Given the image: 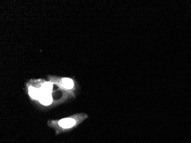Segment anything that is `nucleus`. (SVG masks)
Returning a JSON list of instances; mask_svg holds the SVG:
<instances>
[{"instance_id":"4","label":"nucleus","mask_w":191,"mask_h":143,"mask_svg":"<svg viewBox=\"0 0 191 143\" xmlns=\"http://www.w3.org/2000/svg\"><path fill=\"white\" fill-rule=\"evenodd\" d=\"M52 89V84L49 82L44 83L42 85L41 88H40L42 92L45 94H50Z\"/></svg>"},{"instance_id":"1","label":"nucleus","mask_w":191,"mask_h":143,"mask_svg":"<svg viewBox=\"0 0 191 143\" xmlns=\"http://www.w3.org/2000/svg\"><path fill=\"white\" fill-rule=\"evenodd\" d=\"M76 124V121L74 119L66 118L62 119L58 122V124L64 128H69L74 126Z\"/></svg>"},{"instance_id":"2","label":"nucleus","mask_w":191,"mask_h":143,"mask_svg":"<svg viewBox=\"0 0 191 143\" xmlns=\"http://www.w3.org/2000/svg\"><path fill=\"white\" fill-rule=\"evenodd\" d=\"M39 100L42 104L45 106H49L52 102V98L50 94H45L42 92V94Z\"/></svg>"},{"instance_id":"3","label":"nucleus","mask_w":191,"mask_h":143,"mask_svg":"<svg viewBox=\"0 0 191 143\" xmlns=\"http://www.w3.org/2000/svg\"><path fill=\"white\" fill-rule=\"evenodd\" d=\"M29 94L32 98L38 99L40 98L42 92L40 89H36L33 87H30L29 88Z\"/></svg>"},{"instance_id":"5","label":"nucleus","mask_w":191,"mask_h":143,"mask_svg":"<svg viewBox=\"0 0 191 143\" xmlns=\"http://www.w3.org/2000/svg\"><path fill=\"white\" fill-rule=\"evenodd\" d=\"M62 84L64 87L67 89H71L73 87V81L70 79H62Z\"/></svg>"}]
</instances>
